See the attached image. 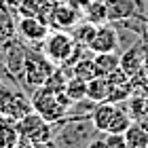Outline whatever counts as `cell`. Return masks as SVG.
Returning <instances> with one entry per match:
<instances>
[{
	"instance_id": "cell-2",
	"label": "cell",
	"mask_w": 148,
	"mask_h": 148,
	"mask_svg": "<svg viewBox=\"0 0 148 148\" xmlns=\"http://www.w3.org/2000/svg\"><path fill=\"white\" fill-rule=\"evenodd\" d=\"M57 66L51 62L40 49H25V62H23V74L21 80L25 83L28 89H36L47 83V78L53 74Z\"/></svg>"
},
{
	"instance_id": "cell-16",
	"label": "cell",
	"mask_w": 148,
	"mask_h": 148,
	"mask_svg": "<svg viewBox=\"0 0 148 148\" xmlns=\"http://www.w3.org/2000/svg\"><path fill=\"white\" fill-rule=\"evenodd\" d=\"M93 62L99 76H106L119 68V53H93Z\"/></svg>"
},
{
	"instance_id": "cell-19",
	"label": "cell",
	"mask_w": 148,
	"mask_h": 148,
	"mask_svg": "<svg viewBox=\"0 0 148 148\" xmlns=\"http://www.w3.org/2000/svg\"><path fill=\"white\" fill-rule=\"evenodd\" d=\"M95 28H97V25H95V23H91V21H87V23H76V25L72 28L70 34L74 36V40H76L78 45L89 47L93 34H95Z\"/></svg>"
},
{
	"instance_id": "cell-18",
	"label": "cell",
	"mask_w": 148,
	"mask_h": 148,
	"mask_svg": "<svg viewBox=\"0 0 148 148\" xmlns=\"http://www.w3.org/2000/svg\"><path fill=\"white\" fill-rule=\"evenodd\" d=\"M72 76H78V78H83V80H91V78L99 76L93 57H80L78 62L72 66Z\"/></svg>"
},
{
	"instance_id": "cell-5",
	"label": "cell",
	"mask_w": 148,
	"mask_h": 148,
	"mask_svg": "<svg viewBox=\"0 0 148 148\" xmlns=\"http://www.w3.org/2000/svg\"><path fill=\"white\" fill-rule=\"evenodd\" d=\"M30 110H32V102L25 97V93L19 89V85L4 87L0 83V114L17 121V119H21L23 114H28Z\"/></svg>"
},
{
	"instance_id": "cell-13",
	"label": "cell",
	"mask_w": 148,
	"mask_h": 148,
	"mask_svg": "<svg viewBox=\"0 0 148 148\" xmlns=\"http://www.w3.org/2000/svg\"><path fill=\"white\" fill-rule=\"evenodd\" d=\"M125 140L129 148H146L148 146V131L138 121H131V125L125 129Z\"/></svg>"
},
{
	"instance_id": "cell-21",
	"label": "cell",
	"mask_w": 148,
	"mask_h": 148,
	"mask_svg": "<svg viewBox=\"0 0 148 148\" xmlns=\"http://www.w3.org/2000/svg\"><path fill=\"white\" fill-rule=\"evenodd\" d=\"M85 148H108V144H106V140H104V136H102V138L89 140V144H87Z\"/></svg>"
},
{
	"instance_id": "cell-8",
	"label": "cell",
	"mask_w": 148,
	"mask_h": 148,
	"mask_svg": "<svg viewBox=\"0 0 148 148\" xmlns=\"http://www.w3.org/2000/svg\"><path fill=\"white\" fill-rule=\"evenodd\" d=\"M119 28L112 23H99L95 28V34H93L91 42H89V49L91 53H116L119 51Z\"/></svg>"
},
{
	"instance_id": "cell-7",
	"label": "cell",
	"mask_w": 148,
	"mask_h": 148,
	"mask_svg": "<svg viewBox=\"0 0 148 148\" xmlns=\"http://www.w3.org/2000/svg\"><path fill=\"white\" fill-rule=\"evenodd\" d=\"M17 32L19 36L23 38L25 45H32L40 49V45H42V40L47 38V34L51 32V25L45 21V19H38V17H19L17 21Z\"/></svg>"
},
{
	"instance_id": "cell-10",
	"label": "cell",
	"mask_w": 148,
	"mask_h": 148,
	"mask_svg": "<svg viewBox=\"0 0 148 148\" xmlns=\"http://www.w3.org/2000/svg\"><path fill=\"white\" fill-rule=\"evenodd\" d=\"M51 2L49 0H17V11L23 17H38V19H49V11H51ZM49 23V21H47Z\"/></svg>"
},
{
	"instance_id": "cell-3",
	"label": "cell",
	"mask_w": 148,
	"mask_h": 148,
	"mask_svg": "<svg viewBox=\"0 0 148 148\" xmlns=\"http://www.w3.org/2000/svg\"><path fill=\"white\" fill-rule=\"evenodd\" d=\"M78 42L68 30H53L47 34V38L40 45V51L51 59L55 66H66L70 62L72 53L76 51Z\"/></svg>"
},
{
	"instance_id": "cell-25",
	"label": "cell",
	"mask_w": 148,
	"mask_h": 148,
	"mask_svg": "<svg viewBox=\"0 0 148 148\" xmlns=\"http://www.w3.org/2000/svg\"><path fill=\"white\" fill-rule=\"evenodd\" d=\"M146 148H148V146H146Z\"/></svg>"
},
{
	"instance_id": "cell-12",
	"label": "cell",
	"mask_w": 148,
	"mask_h": 148,
	"mask_svg": "<svg viewBox=\"0 0 148 148\" xmlns=\"http://www.w3.org/2000/svg\"><path fill=\"white\" fill-rule=\"evenodd\" d=\"M110 93V83L106 76H95L91 80H87V99L93 104H99V102H106Z\"/></svg>"
},
{
	"instance_id": "cell-24",
	"label": "cell",
	"mask_w": 148,
	"mask_h": 148,
	"mask_svg": "<svg viewBox=\"0 0 148 148\" xmlns=\"http://www.w3.org/2000/svg\"><path fill=\"white\" fill-rule=\"evenodd\" d=\"M49 2H51V4H55V2H62V0H49Z\"/></svg>"
},
{
	"instance_id": "cell-14",
	"label": "cell",
	"mask_w": 148,
	"mask_h": 148,
	"mask_svg": "<svg viewBox=\"0 0 148 148\" xmlns=\"http://www.w3.org/2000/svg\"><path fill=\"white\" fill-rule=\"evenodd\" d=\"M85 19L91 23H106L108 21V9H106V0H89L85 4Z\"/></svg>"
},
{
	"instance_id": "cell-20",
	"label": "cell",
	"mask_w": 148,
	"mask_h": 148,
	"mask_svg": "<svg viewBox=\"0 0 148 148\" xmlns=\"http://www.w3.org/2000/svg\"><path fill=\"white\" fill-rule=\"evenodd\" d=\"M104 140L108 148H129L125 140V133H104Z\"/></svg>"
},
{
	"instance_id": "cell-6",
	"label": "cell",
	"mask_w": 148,
	"mask_h": 148,
	"mask_svg": "<svg viewBox=\"0 0 148 148\" xmlns=\"http://www.w3.org/2000/svg\"><path fill=\"white\" fill-rule=\"evenodd\" d=\"M146 55H148V40L146 38H138L136 42H131L127 49L119 55V66L129 78L138 76L144 68V62H146Z\"/></svg>"
},
{
	"instance_id": "cell-1",
	"label": "cell",
	"mask_w": 148,
	"mask_h": 148,
	"mask_svg": "<svg viewBox=\"0 0 148 148\" xmlns=\"http://www.w3.org/2000/svg\"><path fill=\"white\" fill-rule=\"evenodd\" d=\"M32 108H34L40 116H42L47 123H59V121L66 119V114L68 110L72 108V99L66 95V91H51L49 87H36L34 91H32Z\"/></svg>"
},
{
	"instance_id": "cell-22",
	"label": "cell",
	"mask_w": 148,
	"mask_h": 148,
	"mask_svg": "<svg viewBox=\"0 0 148 148\" xmlns=\"http://www.w3.org/2000/svg\"><path fill=\"white\" fill-rule=\"evenodd\" d=\"M138 123H140V125H142V127H144V129L148 131V112H146V114H142V116H140V119H138Z\"/></svg>"
},
{
	"instance_id": "cell-23",
	"label": "cell",
	"mask_w": 148,
	"mask_h": 148,
	"mask_svg": "<svg viewBox=\"0 0 148 148\" xmlns=\"http://www.w3.org/2000/svg\"><path fill=\"white\" fill-rule=\"evenodd\" d=\"M142 74L148 78V55H146V62H144V68H142Z\"/></svg>"
},
{
	"instance_id": "cell-9",
	"label": "cell",
	"mask_w": 148,
	"mask_h": 148,
	"mask_svg": "<svg viewBox=\"0 0 148 148\" xmlns=\"http://www.w3.org/2000/svg\"><path fill=\"white\" fill-rule=\"evenodd\" d=\"M78 9L74 6L70 0H62V2H55L49 11V25L55 30H72L74 25L78 23Z\"/></svg>"
},
{
	"instance_id": "cell-15",
	"label": "cell",
	"mask_w": 148,
	"mask_h": 148,
	"mask_svg": "<svg viewBox=\"0 0 148 148\" xmlns=\"http://www.w3.org/2000/svg\"><path fill=\"white\" fill-rule=\"evenodd\" d=\"M125 104H127V110H129V116H131L133 121H138L142 114L148 112V93L133 91Z\"/></svg>"
},
{
	"instance_id": "cell-11",
	"label": "cell",
	"mask_w": 148,
	"mask_h": 148,
	"mask_svg": "<svg viewBox=\"0 0 148 148\" xmlns=\"http://www.w3.org/2000/svg\"><path fill=\"white\" fill-rule=\"evenodd\" d=\"M106 9H108V23H116L136 15L131 0H106Z\"/></svg>"
},
{
	"instance_id": "cell-4",
	"label": "cell",
	"mask_w": 148,
	"mask_h": 148,
	"mask_svg": "<svg viewBox=\"0 0 148 148\" xmlns=\"http://www.w3.org/2000/svg\"><path fill=\"white\" fill-rule=\"evenodd\" d=\"M15 125H17L19 138L32 140V142H36V144H47V142H51V140H53V133H55L53 123H47V121L40 116L34 108H32L28 114H23L21 119H17Z\"/></svg>"
},
{
	"instance_id": "cell-17",
	"label": "cell",
	"mask_w": 148,
	"mask_h": 148,
	"mask_svg": "<svg viewBox=\"0 0 148 148\" xmlns=\"http://www.w3.org/2000/svg\"><path fill=\"white\" fill-rule=\"evenodd\" d=\"M66 95H68L74 104L76 102H83V99H87V80L78 78V76H70L68 80H66Z\"/></svg>"
}]
</instances>
